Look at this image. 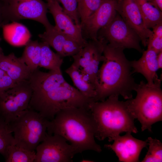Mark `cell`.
<instances>
[{"label": "cell", "mask_w": 162, "mask_h": 162, "mask_svg": "<svg viewBox=\"0 0 162 162\" xmlns=\"http://www.w3.org/2000/svg\"><path fill=\"white\" fill-rule=\"evenodd\" d=\"M16 83L5 71L0 68V95Z\"/></svg>", "instance_id": "obj_32"}, {"label": "cell", "mask_w": 162, "mask_h": 162, "mask_svg": "<svg viewBox=\"0 0 162 162\" xmlns=\"http://www.w3.org/2000/svg\"><path fill=\"white\" fill-rule=\"evenodd\" d=\"M84 46L76 40L67 37L63 46L64 57L73 56L78 53Z\"/></svg>", "instance_id": "obj_31"}, {"label": "cell", "mask_w": 162, "mask_h": 162, "mask_svg": "<svg viewBox=\"0 0 162 162\" xmlns=\"http://www.w3.org/2000/svg\"><path fill=\"white\" fill-rule=\"evenodd\" d=\"M42 42L47 44L56 51L61 56L64 57L63 46L67 36L61 31L57 29L54 26L46 29L45 31L38 34Z\"/></svg>", "instance_id": "obj_23"}, {"label": "cell", "mask_w": 162, "mask_h": 162, "mask_svg": "<svg viewBox=\"0 0 162 162\" xmlns=\"http://www.w3.org/2000/svg\"><path fill=\"white\" fill-rule=\"evenodd\" d=\"M112 144H105L104 147L113 151L118 159L119 162H139V157L143 148L147 147V140L142 141L134 137L131 133L118 135L113 140Z\"/></svg>", "instance_id": "obj_14"}, {"label": "cell", "mask_w": 162, "mask_h": 162, "mask_svg": "<svg viewBox=\"0 0 162 162\" xmlns=\"http://www.w3.org/2000/svg\"><path fill=\"white\" fill-rule=\"evenodd\" d=\"M92 160H81V162H93V161H91Z\"/></svg>", "instance_id": "obj_36"}, {"label": "cell", "mask_w": 162, "mask_h": 162, "mask_svg": "<svg viewBox=\"0 0 162 162\" xmlns=\"http://www.w3.org/2000/svg\"><path fill=\"white\" fill-rule=\"evenodd\" d=\"M136 97L126 100L128 109L141 125V131H152V125L162 120V90L159 79L152 85L143 81L137 84Z\"/></svg>", "instance_id": "obj_5"}, {"label": "cell", "mask_w": 162, "mask_h": 162, "mask_svg": "<svg viewBox=\"0 0 162 162\" xmlns=\"http://www.w3.org/2000/svg\"><path fill=\"white\" fill-rule=\"evenodd\" d=\"M2 27L4 39L11 45L25 46L30 40L31 34L28 28L17 22L5 24Z\"/></svg>", "instance_id": "obj_20"}, {"label": "cell", "mask_w": 162, "mask_h": 162, "mask_svg": "<svg viewBox=\"0 0 162 162\" xmlns=\"http://www.w3.org/2000/svg\"><path fill=\"white\" fill-rule=\"evenodd\" d=\"M3 4L0 3V26L5 24L3 13Z\"/></svg>", "instance_id": "obj_33"}, {"label": "cell", "mask_w": 162, "mask_h": 162, "mask_svg": "<svg viewBox=\"0 0 162 162\" xmlns=\"http://www.w3.org/2000/svg\"><path fill=\"white\" fill-rule=\"evenodd\" d=\"M124 50L107 43L105 44L103 63L98 74L94 101H103L112 95H120L126 100L133 98L137 83L132 75L130 61L125 57Z\"/></svg>", "instance_id": "obj_1"}, {"label": "cell", "mask_w": 162, "mask_h": 162, "mask_svg": "<svg viewBox=\"0 0 162 162\" xmlns=\"http://www.w3.org/2000/svg\"><path fill=\"white\" fill-rule=\"evenodd\" d=\"M48 9L52 14L55 21L54 26L67 36L85 46L87 41L82 36L81 26L74 23L70 17L64 11L56 0H46Z\"/></svg>", "instance_id": "obj_15"}, {"label": "cell", "mask_w": 162, "mask_h": 162, "mask_svg": "<svg viewBox=\"0 0 162 162\" xmlns=\"http://www.w3.org/2000/svg\"><path fill=\"white\" fill-rule=\"evenodd\" d=\"M56 0L62 4L64 8V11L70 17L75 24L81 26L77 12L78 0Z\"/></svg>", "instance_id": "obj_30"}, {"label": "cell", "mask_w": 162, "mask_h": 162, "mask_svg": "<svg viewBox=\"0 0 162 162\" xmlns=\"http://www.w3.org/2000/svg\"><path fill=\"white\" fill-rule=\"evenodd\" d=\"M77 0V12L81 24L98 8L104 0Z\"/></svg>", "instance_id": "obj_27"}, {"label": "cell", "mask_w": 162, "mask_h": 162, "mask_svg": "<svg viewBox=\"0 0 162 162\" xmlns=\"http://www.w3.org/2000/svg\"><path fill=\"white\" fill-rule=\"evenodd\" d=\"M61 136L46 134L36 147L34 162H71L77 154L75 148Z\"/></svg>", "instance_id": "obj_10"}, {"label": "cell", "mask_w": 162, "mask_h": 162, "mask_svg": "<svg viewBox=\"0 0 162 162\" xmlns=\"http://www.w3.org/2000/svg\"><path fill=\"white\" fill-rule=\"evenodd\" d=\"M116 9L125 22L138 34L143 46H147L148 39L153 32L145 26L134 0H117Z\"/></svg>", "instance_id": "obj_13"}, {"label": "cell", "mask_w": 162, "mask_h": 162, "mask_svg": "<svg viewBox=\"0 0 162 162\" xmlns=\"http://www.w3.org/2000/svg\"><path fill=\"white\" fill-rule=\"evenodd\" d=\"M99 38H103L114 47L133 49L141 52L143 51L138 34L117 12L110 22L99 31L98 39Z\"/></svg>", "instance_id": "obj_9"}, {"label": "cell", "mask_w": 162, "mask_h": 162, "mask_svg": "<svg viewBox=\"0 0 162 162\" xmlns=\"http://www.w3.org/2000/svg\"><path fill=\"white\" fill-rule=\"evenodd\" d=\"M95 127L88 107H70L58 112L49 121L47 132L65 139L76 150L77 154L86 150L98 153L101 146L95 142Z\"/></svg>", "instance_id": "obj_2"}, {"label": "cell", "mask_w": 162, "mask_h": 162, "mask_svg": "<svg viewBox=\"0 0 162 162\" xmlns=\"http://www.w3.org/2000/svg\"><path fill=\"white\" fill-rule=\"evenodd\" d=\"M12 133L9 124L0 117V153L4 158L9 147L14 144V138Z\"/></svg>", "instance_id": "obj_26"}, {"label": "cell", "mask_w": 162, "mask_h": 162, "mask_svg": "<svg viewBox=\"0 0 162 162\" xmlns=\"http://www.w3.org/2000/svg\"><path fill=\"white\" fill-rule=\"evenodd\" d=\"M142 52V55L139 59L130 61L132 73L141 74L146 78L147 83L152 85L159 79L157 74L159 69L157 61L158 54L148 48Z\"/></svg>", "instance_id": "obj_16"}, {"label": "cell", "mask_w": 162, "mask_h": 162, "mask_svg": "<svg viewBox=\"0 0 162 162\" xmlns=\"http://www.w3.org/2000/svg\"><path fill=\"white\" fill-rule=\"evenodd\" d=\"M49 121L37 112L28 108L9 125L14 133V144L28 150L35 151L45 138Z\"/></svg>", "instance_id": "obj_6"}, {"label": "cell", "mask_w": 162, "mask_h": 162, "mask_svg": "<svg viewBox=\"0 0 162 162\" xmlns=\"http://www.w3.org/2000/svg\"><path fill=\"white\" fill-rule=\"evenodd\" d=\"M154 0L156 2L159 8L161 11H162V0Z\"/></svg>", "instance_id": "obj_35"}, {"label": "cell", "mask_w": 162, "mask_h": 162, "mask_svg": "<svg viewBox=\"0 0 162 162\" xmlns=\"http://www.w3.org/2000/svg\"><path fill=\"white\" fill-rule=\"evenodd\" d=\"M41 57V46L38 40H30L26 45L20 57L32 72L38 69Z\"/></svg>", "instance_id": "obj_24"}, {"label": "cell", "mask_w": 162, "mask_h": 162, "mask_svg": "<svg viewBox=\"0 0 162 162\" xmlns=\"http://www.w3.org/2000/svg\"><path fill=\"white\" fill-rule=\"evenodd\" d=\"M107 43L102 38H98L97 40H89L78 53L72 56L73 63L88 75L96 88L99 65L104 60L103 51Z\"/></svg>", "instance_id": "obj_11"}, {"label": "cell", "mask_w": 162, "mask_h": 162, "mask_svg": "<svg viewBox=\"0 0 162 162\" xmlns=\"http://www.w3.org/2000/svg\"><path fill=\"white\" fill-rule=\"evenodd\" d=\"M40 44L41 57L39 66L50 70H61L63 58L57 53L53 52L46 43L42 42Z\"/></svg>", "instance_id": "obj_22"}, {"label": "cell", "mask_w": 162, "mask_h": 162, "mask_svg": "<svg viewBox=\"0 0 162 162\" xmlns=\"http://www.w3.org/2000/svg\"><path fill=\"white\" fill-rule=\"evenodd\" d=\"M92 100L84 97L66 80L42 93L32 95L28 108L39 112L49 121L60 110L70 107H88Z\"/></svg>", "instance_id": "obj_4"}, {"label": "cell", "mask_w": 162, "mask_h": 162, "mask_svg": "<svg viewBox=\"0 0 162 162\" xmlns=\"http://www.w3.org/2000/svg\"><path fill=\"white\" fill-rule=\"evenodd\" d=\"M32 94L28 80L16 83L0 95V117L9 124L28 108Z\"/></svg>", "instance_id": "obj_8"}, {"label": "cell", "mask_w": 162, "mask_h": 162, "mask_svg": "<svg viewBox=\"0 0 162 162\" xmlns=\"http://www.w3.org/2000/svg\"><path fill=\"white\" fill-rule=\"evenodd\" d=\"M149 147L142 162L162 161V143L159 140L148 137L146 140Z\"/></svg>", "instance_id": "obj_28"}, {"label": "cell", "mask_w": 162, "mask_h": 162, "mask_svg": "<svg viewBox=\"0 0 162 162\" xmlns=\"http://www.w3.org/2000/svg\"><path fill=\"white\" fill-rule=\"evenodd\" d=\"M152 34L148 38L147 48L152 49L158 54L162 51V22L153 26Z\"/></svg>", "instance_id": "obj_29"}, {"label": "cell", "mask_w": 162, "mask_h": 162, "mask_svg": "<svg viewBox=\"0 0 162 162\" xmlns=\"http://www.w3.org/2000/svg\"><path fill=\"white\" fill-rule=\"evenodd\" d=\"M3 13L5 24L29 19L41 23L46 29L53 26L47 17V3L42 0H2Z\"/></svg>", "instance_id": "obj_7"}, {"label": "cell", "mask_w": 162, "mask_h": 162, "mask_svg": "<svg viewBox=\"0 0 162 162\" xmlns=\"http://www.w3.org/2000/svg\"><path fill=\"white\" fill-rule=\"evenodd\" d=\"M1 40V39L0 38V41ZM2 48H1V47H0V53H2Z\"/></svg>", "instance_id": "obj_37"}, {"label": "cell", "mask_w": 162, "mask_h": 162, "mask_svg": "<svg viewBox=\"0 0 162 162\" xmlns=\"http://www.w3.org/2000/svg\"><path fill=\"white\" fill-rule=\"evenodd\" d=\"M0 68L16 83L28 80L32 73L20 57L13 52L6 56L0 53Z\"/></svg>", "instance_id": "obj_18"}, {"label": "cell", "mask_w": 162, "mask_h": 162, "mask_svg": "<svg viewBox=\"0 0 162 162\" xmlns=\"http://www.w3.org/2000/svg\"><path fill=\"white\" fill-rule=\"evenodd\" d=\"M64 78L61 70L44 72L37 69L28 80L32 90V95L44 92L58 85Z\"/></svg>", "instance_id": "obj_17"}, {"label": "cell", "mask_w": 162, "mask_h": 162, "mask_svg": "<svg viewBox=\"0 0 162 162\" xmlns=\"http://www.w3.org/2000/svg\"><path fill=\"white\" fill-rule=\"evenodd\" d=\"M118 97L112 95L102 101H91L88 105L95 125L94 136L99 140L108 138L110 142L121 133L138 132L126 101L119 100Z\"/></svg>", "instance_id": "obj_3"}, {"label": "cell", "mask_w": 162, "mask_h": 162, "mask_svg": "<svg viewBox=\"0 0 162 162\" xmlns=\"http://www.w3.org/2000/svg\"><path fill=\"white\" fill-rule=\"evenodd\" d=\"M116 3L117 0H104L93 14L80 24L85 39L98 40L99 31L109 24L115 16Z\"/></svg>", "instance_id": "obj_12"}, {"label": "cell", "mask_w": 162, "mask_h": 162, "mask_svg": "<svg viewBox=\"0 0 162 162\" xmlns=\"http://www.w3.org/2000/svg\"><path fill=\"white\" fill-rule=\"evenodd\" d=\"M157 61L159 69H161L162 68V51L160 52L158 54Z\"/></svg>", "instance_id": "obj_34"}, {"label": "cell", "mask_w": 162, "mask_h": 162, "mask_svg": "<svg viewBox=\"0 0 162 162\" xmlns=\"http://www.w3.org/2000/svg\"><path fill=\"white\" fill-rule=\"evenodd\" d=\"M146 27L150 29L162 22V12L154 0H134Z\"/></svg>", "instance_id": "obj_21"}, {"label": "cell", "mask_w": 162, "mask_h": 162, "mask_svg": "<svg viewBox=\"0 0 162 162\" xmlns=\"http://www.w3.org/2000/svg\"><path fill=\"white\" fill-rule=\"evenodd\" d=\"M35 151H29L16 146L14 144L8 148L6 162H34L36 157Z\"/></svg>", "instance_id": "obj_25"}, {"label": "cell", "mask_w": 162, "mask_h": 162, "mask_svg": "<svg viewBox=\"0 0 162 162\" xmlns=\"http://www.w3.org/2000/svg\"><path fill=\"white\" fill-rule=\"evenodd\" d=\"M74 85L85 97L94 101L97 96L96 88L88 75L73 63L65 70Z\"/></svg>", "instance_id": "obj_19"}]
</instances>
